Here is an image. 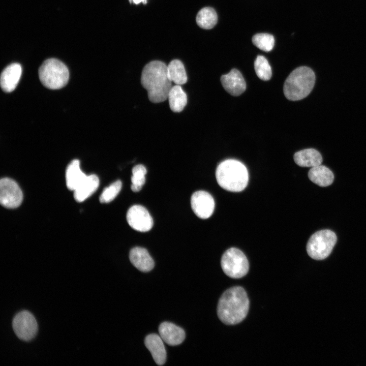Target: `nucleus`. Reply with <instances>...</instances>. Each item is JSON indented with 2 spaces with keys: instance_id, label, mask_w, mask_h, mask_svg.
<instances>
[{
  "instance_id": "f257e3e1",
  "label": "nucleus",
  "mask_w": 366,
  "mask_h": 366,
  "mask_svg": "<svg viewBox=\"0 0 366 366\" xmlns=\"http://www.w3.org/2000/svg\"><path fill=\"white\" fill-rule=\"evenodd\" d=\"M167 66L159 60H153L143 68L141 83L147 90L149 100L153 103L164 102L172 87Z\"/></svg>"
},
{
  "instance_id": "f03ea898",
  "label": "nucleus",
  "mask_w": 366,
  "mask_h": 366,
  "mask_svg": "<svg viewBox=\"0 0 366 366\" xmlns=\"http://www.w3.org/2000/svg\"><path fill=\"white\" fill-rule=\"evenodd\" d=\"M249 300L245 289L234 286L226 290L221 295L218 304L217 314L224 324L234 325L241 322L247 316Z\"/></svg>"
},
{
  "instance_id": "7ed1b4c3",
  "label": "nucleus",
  "mask_w": 366,
  "mask_h": 366,
  "mask_svg": "<svg viewBox=\"0 0 366 366\" xmlns=\"http://www.w3.org/2000/svg\"><path fill=\"white\" fill-rule=\"evenodd\" d=\"M216 177L221 188L233 192L243 190L249 181L247 168L241 162L234 159L221 162L216 169Z\"/></svg>"
},
{
  "instance_id": "20e7f679",
  "label": "nucleus",
  "mask_w": 366,
  "mask_h": 366,
  "mask_svg": "<svg viewBox=\"0 0 366 366\" xmlns=\"http://www.w3.org/2000/svg\"><path fill=\"white\" fill-rule=\"evenodd\" d=\"M315 80V74L309 67L301 66L296 68L284 82L285 96L291 101H298L306 98L312 90Z\"/></svg>"
},
{
  "instance_id": "39448f33",
  "label": "nucleus",
  "mask_w": 366,
  "mask_h": 366,
  "mask_svg": "<svg viewBox=\"0 0 366 366\" xmlns=\"http://www.w3.org/2000/svg\"><path fill=\"white\" fill-rule=\"evenodd\" d=\"M39 76L41 83L46 87L59 89L65 86L69 78L67 66L56 58L45 60L39 69Z\"/></svg>"
},
{
  "instance_id": "423d86ee",
  "label": "nucleus",
  "mask_w": 366,
  "mask_h": 366,
  "mask_svg": "<svg viewBox=\"0 0 366 366\" xmlns=\"http://www.w3.org/2000/svg\"><path fill=\"white\" fill-rule=\"evenodd\" d=\"M337 240L336 234L331 230L318 231L309 238L306 247L307 253L314 259H324L331 253Z\"/></svg>"
},
{
  "instance_id": "0eeeda50",
  "label": "nucleus",
  "mask_w": 366,
  "mask_h": 366,
  "mask_svg": "<svg viewBox=\"0 0 366 366\" xmlns=\"http://www.w3.org/2000/svg\"><path fill=\"white\" fill-rule=\"evenodd\" d=\"M221 265L224 272L233 279L246 276L249 269L248 260L244 253L235 248L227 250L223 254Z\"/></svg>"
},
{
  "instance_id": "6e6552de",
  "label": "nucleus",
  "mask_w": 366,
  "mask_h": 366,
  "mask_svg": "<svg viewBox=\"0 0 366 366\" xmlns=\"http://www.w3.org/2000/svg\"><path fill=\"white\" fill-rule=\"evenodd\" d=\"M12 326L17 337L24 341L33 339L38 331L37 321L33 314L27 311H22L15 316Z\"/></svg>"
},
{
  "instance_id": "1a4fd4ad",
  "label": "nucleus",
  "mask_w": 366,
  "mask_h": 366,
  "mask_svg": "<svg viewBox=\"0 0 366 366\" xmlns=\"http://www.w3.org/2000/svg\"><path fill=\"white\" fill-rule=\"evenodd\" d=\"M23 200V194L16 181L9 178L0 181V202L4 207L14 208L18 207Z\"/></svg>"
},
{
  "instance_id": "9d476101",
  "label": "nucleus",
  "mask_w": 366,
  "mask_h": 366,
  "mask_svg": "<svg viewBox=\"0 0 366 366\" xmlns=\"http://www.w3.org/2000/svg\"><path fill=\"white\" fill-rule=\"evenodd\" d=\"M127 221L134 230L140 232H147L153 226V219L148 210L143 206L134 205L127 213Z\"/></svg>"
},
{
  "instance_id": "9b49d317",
  "label": "nucleus",
  "mask_w": 366,
  "mask_h": 366,
  "mask_svg": "<svg viewBox=\"0 0 366 366\" xmlns=\"http://www.w3.org/2000/svg\"><path fill=\"white\" fill-rule=\"evenodd\" d=\"M191 205L195 214L202 219H207L212 215L215 206L212 196L204 191H198L192 194Z\"/></svg>"
},
{
  "instance_id": "f8f14e48",
  "label": "nucleus",
  "mask_w": 366,
  "mask_h": 366,
  "mask_svg": "<svg viewBox=\"0 0 366 366\" xmlns=\"http://www.w3.org/2000/svg\"><path fill=\"white\" fill-rule=\"evenodd\" d=\"M221 82L226 92L233 96L242 94L246 89V83L241 73L236 69L221 77Z\"/></svg>"
},
{
  "instance_id": "ddd939ff",
  "label": "nucleus",
  "mask_w": 366,
  "mask_h": 366,
  "mask_svg": "<svg viewBox=\"0 0 366 366\" xmlns=\"http://www.w3.org/2000/svg\"><path fill=\"white\" fill-rule=\"evenodd\" d=\"M159 332L163 341L170 346L180 344L186 337L182 328L168 322H164L160 325Z\"/></svg>"
},
{
  "instance_id": "4468645a",
  "label": "nucleus",
  "mask_w": 366,
  "mask_h": 366,
  "mask_svg": "<svg viewBox=\"0 0 366 366\" xmlns=\"http://www.w3.org/2000/svg\"><path fill=\"white\" fill-rule=\"evenodd\" d=\"M22 74V68L18 63L8 66L2 72L1 86L5 92L10 93L16 87Z\"/></svg>"
},
{
  "instance_id": "2eb2a0df",
  "label": "nucleus",
  "mask_w": 366,
  "mask_h": 366,
  "mask_svg": "<svg viewBox=\"0 0 366 366\" xmlns=\"http://www.w3.org/2000/svg\"><path fill=\"white\" fill-rule=\"evenodd\" d=\"M129 259L132 264L142 272H148L155 266L153 259L147 250L143 248L137 247L132 249L129 253Z\"/></svg>"
},
{
  "instance_id": "dca6fc26",
  "label": "nucleus",
  "mask_w": 366,
  "mask_h": 366,
  "mask_svg": "<svg viewBox=\"0 0 366 366\" xmlns=\"http://www.w3.org/2000/svg\"><path fill=\"white\" fill-rule=\"evenodd\" d=\"M163 341L161 337L155 333L147 336L144 340L146 347L159 365L164 364L166 360V351Z\"/></svg>"
},
{
  "instance_id": "f3484780",
  "label": "nucleus",
  "mask_w": 366,
  "mask_h": 366,
  "mask_svg": "<svg viewBox=\"0 0 366 366\" xmlns=\"http://www.w3.org/2000/svg\"><path fill=\"white\" fill-rule=\"evenodd\" d=\"M295 163L300 167H313L321 165V154L314 148H307L295 152L293 156Z\"/></svg>"
},
{
  "instance_id": "a211bd4d",
  "label": "nucleus",
  "mask_w": 366,
  "mask_h": 366,
  "mask_svg": "<svg viewBox=\"0 0 366 366\" xmlns=\"http://www.w3.org/2000/svg\"><path fill=\"white\" fill-rule=\"evenodd\" d=\"M99 185V179L97 175L95 174L87 175L74 191L75 199L79 202L84 201L96 192Z\"/></svg>"
},
{
  "instance_id": "6ab92c4d",
  "label": "nucleus",
  "mask_w": 366,
  "mask_h": 366,
  "mask_svg": "<svg viewBox=\"0 0 366 366\" xmlns=\"http://www.w3.org/2000/svg\"><path fill=\"white\" fill-rule=\"evenodd\" d=\"M86 176L80 169L79 161L77 159L73 160L68 166L66 171L67 188L74 191Z\"/></svg>"
},
{
  "instance_id": "aec40b11",
  "label": "nucleus",
  "mask_w": 366,
  "mask_h": 366,
  "mask_svg": "<svg viewBox=\"0 0 366 366\" xmlns=\"http://www.w3.org/2000/svg\"><path fill=\"white\" fill-rule=\"evenodd\" d=\"M309 178L320 187H327L333 181L334 175L327 167L320 165L312 167L308 172Z\"/></svg>"
},
{
  "instance_id": "412c9836",
  "label": "nucleus",
  "mask_w": 366,
  "mask_h": 366,
  "mask_svg": "<svg viewBox=\"0 0 366 366\" xmlns=\"http://www.w3.org/2000/svg\"><path fill=\"white\" fill-rule=\"evenodd\" d=\"M171 110L174 112H181L187 103V96L180 85L172 86L168 98Z\"/></svg>"
},
{
  "instance_id": "4be33fe9",
  "label": "nucleus",
  "mask_w": 366,
  "mask_h": 366,
  "mask_svg": "<svg viewBox=\"0 0 366 366\" xmlns=\"http://www.w3.org/2000/svg\"><path fill=\"white\" fill-rule=\"evenodd\" d=\"M169 77L176 85H182L187 81V75L182 63L178 59H173L167 65Z\"/></svg>"
},
{
  "instance_id": "5701e85b",
  "label": "nucleus",
  "mask_w": 366,
  "mask_h": 366,
  "mask_svg": "<svg viewBox=\"0 0 366 366\" xmlns=\"http://www.w3.org/2000/svg\"><path fill=\"white\" fill-rule=\"evenodd\" d=\"M196 20L198 25L201 28L211 29L217 24L218 16L212 8L204 7L197 13Z\"/></svg>"
},
{
  "instance_id": "b1692460",
  "label": "nucleus",
  "mask_w": 366,
  "mask_h": 366,
  "mask_svg": "<svg viewBox=\"0 0 366 366\" xmlns=\"http://www.w3.org/2000/svg\"><path fill=\"white\" fill-rule=\"evenodd\" d=\"M132 172L131 188L133 192H138L145 184L147 170L144 165L138 164L133 168Z\"/></svg>"
},
{
  "instance_id": "393cba45",
  "label": "nucleus",
  "mask_w": 366,
  "mask_h": 366,
  "mask_svg": "<svg viewBox=\"0 0 366 366\" xmlns=\"http://www.w3.org/2000/svg\"><path fill=\"white\" fill-rule=\"evenodd\" d=\"M254 68L256 75L260 79L267 81L271 78V68L264 56H257L254 62Z\"/></svg>"
},
{
  "instance_id": "a878e982",
  "label": "nucleus",
  "mask_w": 366,
  "mask_h": 366,
  "mask_svg": "<svg viewBox=\"0 0 366 366\" xmlns=\"http://www.w3.org/2000/svg\"><path fill=\"white\" fill-rule=\"evenodd\" d=\"M252 43L259 49L266 52L271 51L274 44L272 35L267 33H259L252 37Z\"/></svg>"
},
{
  "instance_id": "bb28decb",
  "label": "nucleus",
  "mask_w": 366,
  "mask_h": 366,
  "mask_svg": "<svg viewBox=\"0 0 366 366\" xmlns=\"http://www.w3.org/2000/svg\"><path fill=\"white\" fill-rule=\"evenodd\" d=\"M121 186V181L117 180L105 188L100 197V202L107 203L113 200L120 191Z\"/></svg>"
},
{
  "instance_id": "cd10ccee",
  "label": "nucleus",
  "mask_w": 366,
  "mask_h": 366,
  "mask_svg": "<svg viewBox=\"0 0 366 366\" xmlns=\"http://www.w3.org/2000/svg\"><path fill=\"white\" fill-rule=\"evenodd\" d=\"M129 1L130 3H131L133 1V2L136 5L140 3L141 2H142L144 4L147 3L146 0H129Z\"/></svg>"
}]
</instances>
